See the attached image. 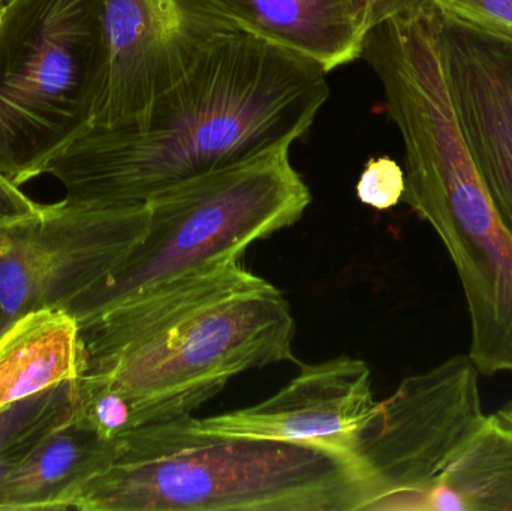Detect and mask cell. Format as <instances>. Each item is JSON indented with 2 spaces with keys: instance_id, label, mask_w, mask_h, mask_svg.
Segmentation results:
<instances>
[{
  "instance_id": "cell-1",
  "label": "cell",
  "mask_w": 512,
  "mask_h": 511,
  "mask_svg": "<svg viewBox=\"0 0 512 511\" xmlns=\"http://www.w3.org/2000/svg\"><path fill=\"white\" fill-rule=\"evenodd\" d=\"M330 98L315 63L245 30L213 36L143 113L93 126L45 168L66 203L134 206L256 155L292 147Z\"/></svg>"
},
{
  "instance_id": "cell-2",
  "label": "cell",
  "mask_w": 512,
  "mask_h": 511,
  "mask_svg": "<svg viewBox=\"0 0 512 511\" xmlns=\"http://www.w3.org/2000/svg\"><path fill=\"white\" fill-rule=\"evenodd\" d=\"M78 324L80 378L117 390L131 407V429L191 416L237 375L295 360L291 306L240 260Z\"/></svg>"
},
{
  "instance_id": "cell-3",
  "label": "cell",
  "mask_w": 512,
  "mask_h": 511,
  "mask_svg": "<svg viewBox=\"0 0 512 511\" xmlns=\"http://www.w3.org/2000/svg\"><path fill=\"white\" fill-rule=\"evenodd\" d=\"M405 149L403 201L444 243L471 318L483 377L512 374V236L469 155L435 39L394 45L373 63Z\"/></svg>"
},
{
  "instance_id": "cell-4",
  "label": "cell",
  "mask_w": 512,
  "mask_h": 511,
  "mask_svg": "<svg viewBox=\"0 0 512 511\" xmlns=\"http://www.w3.org/2000/svg\"><path fill=\"white\" fill-rule=\"evenodd\" d=\"M80 511H358L375 486L360 458L306 444L206 434L191 416L120 435Z\"/></svg>"
},
{
  "instance_id": "cell-5",
  "label": "cell",
  "mask_w": 512,
  "mask_h": 511,
  "mask_svg": "<svg viewBox=\"0 0 512 511\" xmlns=\"http://www.w3.org/2000/svg\"><path fill=\"white\" fill-rule=\"evenodd\" d=\"M289 153L268 150L152 198L140 242L63 309L83 323L150 288L240 260L252 243L292 227L312 195Z\"/></svg>"
},
{
  "instance_id": "cell-6",
  "label": "cell",
  "mask_w": 512,
  "mask_h": 511,
  "mask_svg": "<svg viewBox=\"0 0 512 511\" xmlns=\"http://www.w3.org/2000/svg\"><path fill=\"white\" fill-rule=\"evenodd\" d=\"M108 86L102 0H6L0 20V174L15 186L96 125Z\"/></svg>"
},
{
  "instance_id": "cell-7",
  "label": "cell",
  "mask_w": 512,
  "mask_h": 511,
  "mask_svg": "<svg viewBox=\"0 0 512 511\" xmlns=\"http://www.w3.org/2000/svg\"><path fill=\"white\" fill-rule=\"evenodd\" d=\"M469 354L405 378L379 401L358 449L375 486L367 510H427L448 468L489 422Z\"/></svg>"
},
{
  "instance_id": "cell-8",
  "label": "cell",
  "mask_w": 512,
  "mask_h": 511,
  "mask_svg": "<svg viewBox=\"0 0 512 511\" xmlns=\"http://www.w3.org/2000/svg\"><path fill=\"white\" fill-rule=\"evenodd\" d=\"M147 204H47L38 216L0 225V315L65 308L107 278L140 242Z\"/></svg>"
},
{
  "instance_id": "cell-9",
  "label": "cell",
  "mask_w": 512,
  "mask_h": 511,
  "mask_svg": "<svg viewBox=\"0 0 512 511\" xmlns=\"http://www.w3.org/2000/svg\"><path fill=\"white\" fill-rule=\"evenodd\" d=\"M445 80L469 155L512 236V38L430 3Z\"/></svg>"
},
{
  "instance_id": "cell-10",
  "label": "cell",
  "mask_w": 512,
  "mask_h": 511,
  "mask_svg": "<svg viewBox=\"0 0 512 511\" xmlns=\"http://www.w3.org/2000/svg\"><path fill=\"white\" fill-rule=\"evenodd\" d=\"M102 3L108 86L95 126L120 125L143 113L185 74L213 36L234 27L195 0Z\"/></svg>"
},
{
  "instance_id": "cell-11",
  "label": "cell",
  "mask_w": 512,
  "mask_h": 511,
  "mask_svg": "<svg viewBox=\"0 0 512 511\" xmlns=\"http://www.w3.org/2000/svg\"><path fill=\"white\" fill-rule=\"evenodd\" d=\"M372 372L360 359L342 356L301 368L276 395L252 407L194 419L206 434L267 438L358 456L375 420Z\"/></svg>"
},
{
  "instance_id": "cell-12",
  "label": "cell",
  "mask_w": 512,
  "mask_h": 511,
  "mask_svg": "<svg viewBox=\"0 0 512 511\" xmlns=\"http://www.w3.org/2000/svg\"><path fill=\"white\" fill-rule=\"evenodd\" d=\"M237 29L286 48L325 74L361 59L367 27L354 0H195Z\"/></svg>"
},
{
  "instance_id": "cell-13",
  "label": "cell",
  "mask_w": 512,
  "mask_h": 511,
  "mask_svg": "<svg viewBox=\"0 0 512 511\" xmlns=\"http://www.w3.org/2000/svg\"><path fill=\"white\" fill-rule=\"evenodd\" d=\"M116 455L117 440L101 437L75 414L6 477L0 485V511L74 509L87 483L104 473Z\"/></svg>"
},
{
  "instance_id": "cell-14",
  "label": "cell",
  "mask_w": 512,
  "mask_h": 511,
  "mask_svg": "<svg viewBox=\"0 0 512 511\" xmlns=\"http://www.w3.org/2000/svg\"><path fill=\"white\" fill-rule=\"evenodd\" d=\"M80 324L63 308L36 309L0 333V408L80 378Z\"/></svg>"
},
{
  "instance_id": "cell-15",
  "label": "cell",
  "mask_w": 512,
  "mask_h": 511,
  "mask_svg": "<svg viewBox=\"0 0 512 511\" xmlns=\"http://www.w3.org/2000/svg\"><path fill=\"white\" fill-rule=\"evenodd\" d=\"M512 511V426L498 414L448 468L427 511Z\"/></svg>"
},
{
  "instance_id": "cell-16",
  "label": "cell",
  "mask_w": 512,
  "mask_h": 511,
  "mask_svg": "<svg viewBox=\"0 0 512 511\" xmlns=\"http://www.w3.org/2000/svg\"><path fill=\"white\" fill-rule=\"evenodd\" d=\"M78 405L74 380L0 408V485L48 434L74 419Z\"/></svg>"
},
{
  "instance_id": "cell-17",
  "label": "cell",
  "mask_w": 512,
  "mask_h": 511,
  "mask_svg": "<svg viewBox=\"0 0 512 511\" xmlns=\"http://www.w3.org/2000/svg\"><path fill=\"white\" fill-rule=\"evenodd\" d=\"M405 189V170L388 156L369 159L357 183L358 200L376 210L396 207Z\"/></svg>"
},
{
  "instance_id": "cell-18",
  "label": "cell",
  "mask_w": 512,
  "mask_h": 511,
  "mask_svg": "<svg viewBox=\"0 0 512 511\" xmlns=\"http://www.w3.org/2000/svg\"><path fill=\"white\" fill-rule=\"evenodd\" d=\"M436 8L472 26L512 38V0H432Z\"/></svg>"
},
{
  "instance_id": "cell-19",
  "label": "cell",
  "mask_w": 512,
  "mask_h": 511,
  "mask_svg": "<svg viewBox=\"0 0 512 511\" xmlns=\"http://www.w3.org/2000/svg\"><path fill=\"white\" fill-rule=\"evenodd\" d=\"M367 30L390 18L415 14L432 0H354Z\"/></svg>"
},
{
  "instance_id": "cell-20",
  "label": "cell",
  "mask_w": 512,
  "mask_h": 511,
  "mask_svg": "<svg viewBox=\"0 0 512 511\" xmlns=\"http://www.w3.org/2000/svg\"><path fill=\"white\" fill-rule=\"evenodd\" d=\"M42 209L44 204H38L27 197L21 188L0 174V225L33 218L38 216Z\"/></svg>"
},
{
  "instance_id": "cell-21",
  "label": "cell",
  "mask_w": 512,
  "mask_h": 511,
  "mask_svg": "<svg viewBox=\"0 0 512 511\" xmlns=\"http://www.w3.org/2000/svg\"><path fill=\"white\" fill-rule=\"evenodd\" d=\"M496 414H498L501 419H504L508 425L512 426V413H510V411H505L504 408H501V410H499Z\"/></svg>"
},
{
  "instance_id": "cell-22",
  "label": "cell",
  "mask_w": 512,
  "mask_h": 511,
  "mask_svg": "<svg viewBox=\"0 0 512 511\" xmlns=\"http://www.w3.org/2000/svg\"><path fill=\"white\" fill-rule=\"evenodd\" d=\"M3 8H5V0H0V20H2Z\"/></svg>"
},
{
  "instance_id": "cell-23",
  "label": "cell",
  "mask_w": 512,
  "mask_h": 511,
  "mask_svg": "<svg viewBox=\"0 0 512 511\" xmlns=\"http://www.w3.org/2000/svg\"><path fill=\"white\" fill-rule=\"evenodd\" d=\"M3 329H5V326H3L2 315H0V333H2Z\"/></svg>"
},
{
  "instance_id": "cell-24",
  "label": "cell",
  "mask_w": 512,
  "mask_h": 511,
  "mask_svg": "<svg viewBox=\"0 0 512 511\" xmlns=\"http://www.w3.org/2000/svg\"><path fill=\"white\" fill-rule=\"evenodd\" d=\"M5 2H6V0H5Z\"/></svg>"
}]
</instances>
